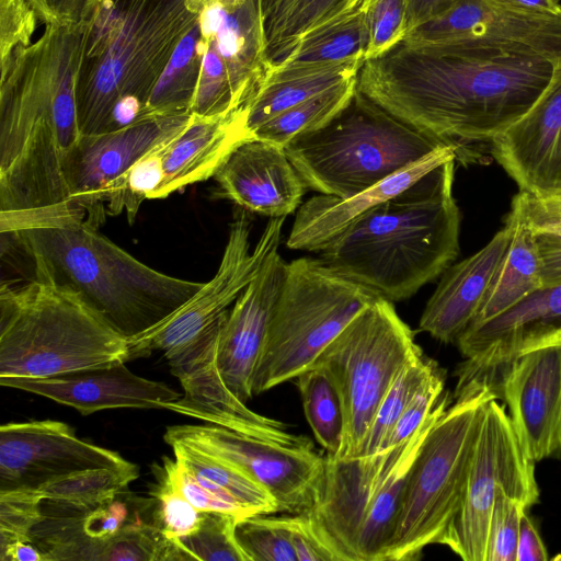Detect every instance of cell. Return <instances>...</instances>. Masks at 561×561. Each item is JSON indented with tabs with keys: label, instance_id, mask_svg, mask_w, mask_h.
<instances>
[{
	"label": "cell",
	"instance_id": "obj_1",
	"mask_svg": "<svg viewBox=\"0 0 561 561\" xmlns=\"http://www.w3.org/2000/svg\"><path fill=\"white\" fill-rule=\"evenodd\" d=\"M558 62L473 42L398 43L365 60L357 90L382 110L469 156L518 121L551 82Z\"/></svg>",
	"mask_w": 561,
	"mask_h": 561
},
{
	"label": "cell",
	"instance_id": "obj_2",
	"mask_svg": "<svg viewBox=\"0 0 561 561\" xmlns=\"http://www.w3.org/2000/svg\"><path fill=\"white\" fill-rule=\"evenodd\" d=\"M1 65L0 232L87 220L70 198L68 154L81 134L76 81L83 24H45Z\"/></svg>",
	"mask_w": 561,
	"mask_h": 561
},
{
	"label": "cell",
	"instance_id": "obj_3",
	"mask_svg": "<svg viewBox=\"0 0 561 561\" xmlns=\"http://www.w3.org/2000/svg\"><path fill=\"white\" fill-rule=\"evenodd\" d=\"M455 162L438 164L369 209L320 252V260L389 301L412 297L459 254Z\"/></svg>",
	"mask_w": 561,
	"mask_h": 561
},
{
	"label": "cell",
	"instance_id": "obj_4",
	"mask_svg": "<svg viewBox=\"0 0 561 561\" xmlns=\"http://www.w3.org/2000/svg\"><path fill=\"white\" fill-rule=\"evenodd\" d=\"M198 18L190 0H102L83 23L76 81L80 134L150 117L151 94Z\"/></svg>",
	"mask_w": 561,
	"mask_h": 561
},
{
	"label": "cell",
	"instance_id": "obj_5",
	"mask_svg": "<svg viewBox=\"0 0 561 561\" xmlns=\"http://www.w3.org/2000/svg\"><path fill=\"white\" fill-rule=\"evenodd\" d=\"M8 237L32 261L35 278L72 291L126 339L168 317L204 284L153 270L85 220Z\"/></svg>",
	"mask_w": 561,
	"mask_h": 561
},
{
	"label": "cell",
	"instance_id": "obj_6",
	"mask_svg": "<svg viewBox=\"0 0 561 561\" xmlns=\"http://www.w3.org/2000/svg\"><path fill=\"white\" fill-rule=\"evenodd\" d=\"M128 360L127 339L72 291L33 278L0 288V378H45Z\"/></svg>",
	"mask_w": 561,
	"mask_h": 561
},
{
	"label": "cell",
	"instance_id": "obj_7",
	"mask_svg": "<svg viewBox=\"0 0 561 561\" xmlns=\"http://www.w3.org/2000/svg\"><path fill=\"white\" fill-rule=\"evenodd\" d=\"M444 145L399 121L357 90L327 125L296 137L284 148L307 187L346 198Z\"/></svg>",
	"mask_w": 561,
	"mask_h": 561
},
{
	"label": "cell",
	"instance_id": "obj_8",
	"mask_svg": "<svg viewBox=\"0 0 561 561\" xmlns=\"http://www.w3.org/2000/svg\"><path fill=\"white\" fill-rule=\"evenodd\" d=\"M494 397L479 381L457 386L456 402L432 426L409 470L383 561L416 560L439 542L461 502L482 410Z\"/></svg>",
	"mask_w": 561,
	"mask_h": 561
},
{
	"label": "cell",
	"instance_id": "obj_9",
	"mask_svg": "<svg viewBox=\"0 0 561 561\" xmlns=\"http://www.w3.org/2000/svg\"><path fill=\"white\" fill-rule=\"evenodd\" d=\"M379 297L327 266L299 257L287 265L252 392L260 394L295 379L365 307Z\"/></svg>",
	"mask_w": 561,
	"mask_h": 561
},
{
	"label": "cell",
	"instance_id": "obj_10",
	"mask_svg": "<svg viewBox=\"0 0 561 561\" xmlns=\"http://www.w3.org/2000/svg\"><path fill=\"white\" fill-rule=\"evenodd\" d=\"M422 353L392 301L379 296L340 332L313 365L340 396L344 431L339 458H354L379 404L403 367Z\"/></svg>",
	"mask_w": 561,
	"mask_h": 561
},
{
	"label": "cell",
	"instance_id": "obj_11",
	"mask_svg": "<svg viewBox=\"0 0 561 561\" xmlns=\"http://www.w3.org/2000/svg\"><path fill=\"white\" fill-rule=\"evenodd\" d=\"M501 491L528 508L539 502L535 461L524 451L505 405L494 397L482 410L459 508L438 545L465 561H486L489 523Z\"/></svg>",
	"mask_w": 561,
	"mask_h": 561
},
{
	"label": "cell",
	"instance_id": "obj_12",
	"mask_svg": "<svg viewBox=\"0 0 561 561\" xmlns=\"http://www.w3.org/2000/svg\"><path fill=\"white\" fill-rule=\"evenodd\" d=\"M164 440L186 443L239 468L273 496L278 513L310 511L319 499L324 456L306 436L266 438L207 424L169 426Z\"/></svg>",
	"mask_w": 561,
	"mask_h": 561
},
{
	"label": "cell",
	"instance_id": "obj_13",
	"mask_svg": "<svg viewBox=\"0 0 561 561\" xmlns=\"http://www.w3.org/2000/svg\"><path fill=\"white\" fill-rule=\"evenodd\" d=\"M286 217L270 218L251 250V221L243 209L230 225L228 240L214 277L168 317L127 339L128 360L160 351L168 355L186 346L211 327L253 279L270 251L279 245Z\"/></svg>",
	"mask_w": 561,
	"mask_h": 561
},
{
	"label": "cell",
	"instance_id": "obj_14",
	"mask_svg": "<svg viewBox=\"0 0 561 561\" xmlns=\"http://www.w3.org/2000/svg\"><path fill=\"white\" fill-rule=\"evenodd\" d=\"M497 394L526 455L535 462L561 458V336L526 343L506 368Z\"/></svg>",
	"mask_w": 561,
	"mask_h": 561
},
{
	"label": "cell",
	"instance_id": "obj_15",
	"mask_svg": "<svg viewBox=\"0 0 561 561\" xmlns=\"http://www.w3.org/2000/svg\"><path fill=\"white\" fill-rule=\"evenodd\" d=\"M191 114L153 115L125 127L81 135L68 154L65 176L69 195L92 226L104 222L105 194L138 159L175 137Z\"/></svg>",
	"mask_w": 561,
	"mask_h": 561
},
{
	"label": "cell",
	"instance_id": "obj_16",
	"mask_svg": "<svg viewBox=\"0 0 561 561\" xmlns=\"http://www.w3.org/2000/svg\"><path fill=\"white\" fill-rule=\"evenodd\" d=\"M410 45L473 42L561 64V12L514 9L490 0H459L443 14L410 31Z\"/></svg>",
	"mask_w": 561,
	"mask_h": 561
},
{
	"label": "cell",
	"instance_id": "obj_17",
	"mask_svg": "<svg viewBox=\"0 0 561 561\" xmlns=\"http://www.w3.org/2000/svg\"><path fill=\"white\" fill-rule=\"evenodd\" d=\"M134 469L118 453L76 436L59 421L11 422L0 426V491L35 489L77 471Z\"/></svg>",
	"mask_w": 561,
	"mask_h": 561
},
{
	"label": "cell",
	"instance_id": "obj_18",
	"mask_svg": "<svg viewBox=\"0 0 561 561\" xmlns=\"http://www.w3.org/2000/svg\"><path fill=\"white\" fill-rule=\"evenodd\" d=\"M228 311L190 344L167 356L184 394L164 409L249 435L290 439L295 435L283 423L251 411L221 377L217 346Z\"/></svg>",
	"mask_w": 561,
	"mask_h": 561
},
{
	"label": "cell",
	"instance_id": "obj_19",
	"mask_svg": "<svg viewBox=\"0 0 561 561\" xmlns=\"http://www.w3.org/2000/svg\"><path fill=\"white\" fill-rule=\"evenodd\" d=\"M490 142L519 191L561 196V64L528 112Z\"/></svg>",
	"mask_w": 561,
	"mask_h": 561
},
{
	"label": "cell",
	"instance_id": "obj_20",
	"mask_svg": "<svg viewBox=\"0 0 561 561\" xmlns=\"http://www.w3.org/2000/svg\"><path fill=\"white\" fill-rule=\"evenodd\" d=\"M287 265L273 248L260 270L233 302L220 329L217 364L230 391L244 403L253 397L256 364L267 336Z\"/></svg>",
	"mask_w": 561,
	"mask_h": 561
},
{
	"label": "cell",
	"instance_id": "obj_21",
	"mask_svg": "<svg viewBox=\"0 0 561 561\" xmlns=\"http://www.w3.org/2000/svg\"><path fill=\"white\" fill-rule=\"evenodd\" d=\"M0 385L72 407L83 415L116 408L161 409L181 397L164 382L135 375L125 362L45 378H0Z\"/></svg>",
	"mask_w": 561,
	"mask_h": 561
},
{
	"label": "cell",
	"instance_id": "obj_22",
	"mask_svg": "<svg viewBox=\"0 0 561 561\" xmlns=\"http://www.w3.org/2000/svg\"><path fill=\"white\" fill-rule=\"evenodd\" d=\"M214 178L221 197L270 218L293 214L308 188L284 147L254 138L238 145Z\"/></svg>",
	"mask_w": 561,
	"mask_h": 561
},
{
	"label": "cell",
	"instance_id": "obj_23",
	"mask_svg": "<svg viewBox=\"0 0 561 561\" xmlns=\"http://www.w3.org/2000/svg\"><path fill=\"white\" fill-rule=\"evenodd\" d=\"M550 335L561 336V285L541 287L505 312L467 327L456 343L471 371L495 376L527 342Z\"/></svg>",
	"mask_w": 561,
	"mask_h": 561
},
{
	"label": "cell",
	"instance_id": "obj_24",
	"mask_svg": "<svg viewBox=\"0 0 561 561\" xmlns=\"http://www.w3.org/2000/svg\"><path fill=\"white\" fill-rule=\"evenodd\" d=\"M507 215L504 227L478 252L449 265L420 318V330L443 343L456 342L476 316L513 234Z\"/></svg>",
	"mask_w": 561,
	"mask_h": 561
},
{
	"label": "cell",
	"instance_id": "obj_25",
	"mask_svg": "<svg viewBox=\"0 0 561 561\" xmlns=\"http://www.w3.org/2000/svg\"><path fill=\"white\" fill-rule=\"evenodd\" d=\"M453 158L456 159L455 147L444 145L366 191L346 198L319 194L307 199L296 211L286 245L293 250L321 252L369 209Z\"/></svg>",
	"mask_w": 561,
	"mask_h": 561
},
{
	"label": "cell",
	"instance_id": "obj_26",
	"mask_svg": "<svg viewBox=\"0 0 561 561\" xmlns=\"http://www.w3.org/2000/svg\"><path fill=\"white\" fill-rule=\"evenodd\" d=\"M249 139L244 107L216 116L191 114L185 127L165 147L163 179L151 199L167 198L214 176L229 153Z\"/></svg>",
	"mask_w": 561,
	"mask_h": 561
},
{
	"label": "cell",
	"instance_id": "obj_27",
	"mask_svg": "<svg viewBox=\"0 0 561 561\" xmlns=\"http://www.w3.org/2000/svg\"><path fill=\"white\" fill-rule=\"evenodd\" d=\"M443 396L425 423L409 438L405 449L371 501L357 535L355 561H383L396 526L407 477L423 442L447 409Z\"/></svg>",
	"mask_w": 561,
	"mask_h": 561
},
{
	"label": "cell",
	"instance_id": "obj_28",
	"mask_svg": "<svg viewBox=\"0 0 561 561\" xmlns=\"http://www.w3.org/2000/svg\"><path fill=\"white\" fill-rule=\"evenodd\" d=\"M363 61L312 69L275 70L244 106L245 128L253 133L279 113L357 77Z\"/></svg>",
	"mask_w": 561,
	"mask_h": 561
},
{
	"label": "cell",
	"instance_id": "obj_29",
	"mask_svg": "<svg viewBox=\"0 0 561 561\" xmlns=\"http://www.w3.org/2000/svg\"><path fill=\"white\" fill-rule=\"evenodd\" d=\"M507 215L514 226L510 245L469 325L483 323L505 312L542 287L531 231L514 207L511 206Z\"/></svg>",
	"mask_w": 561,
	"mask_h": 561
},
{
	"label": "cell",
	"instance_id": "obj_30",
	"mask_svg": "<svg viewBox=\"0 0 561 561\" xmlns=\"http://www.w3.org/2000/svg\"><path fill=\"white\" fill-rule=\"evenodd\" d=\"M169 445L175 461L209 491L236 500L254 514L278 513L273 496L239 468L183 442L173 440Z\"/></svg>",
	"mask_w": 561,
	"mask_h": 561
},
{
	"label": "cell",
	"instance_id": "obj_31",
	"mask_svg": "<svg viewBox=\"0 0 561 561\" xmlns=\"http://www.w3.org/2000/svg\"><path fill=\"white\" fill-rule=\"evenodd\" d=\"M373 2L374 0H293L265 37L272 68L305 37L336 22L367 13Z\"/></svg>",
	"mask_w": 561,
	"mask_h": 561
},
{
	"label": "cell",
	"instance_id": "obj_32",
	"mask_svg": "<svg viewBox=\"0 0 561 561\" xmlns=\"http://www.w3.org/2000/svg\"><path fill=\"white\" fill-rule=\"evenodd\" d=\"M368 41V20L367 13H364L305 37L272 71L364 62Z\"/></svg>",
	"mask_w": 561,
	"mask_h": 561
},
{
	"label": "cell",
	"instance_id": "obj_33",
	"mask_svg": "<svg viewBox=\"0 0 561 561\" xmlns=\"http://www.w3.org/2000/svg\"><path fill=\"white\" fill-rule=\"evenodd\" d=\"M356 91L357 77L279 113L260 126L252 138L285 147L296 137L327 125L350 103Z\"/></svg>",
	"mask_w": 561,
	"mask_h": 561
},
{
	"label": "cell",
	"instance_id": "obj_34",
	"mask_svg": "<svg viewBox=\"0 0 561 561\" xmlns=\"http://www.w3.org/2000/svg\"><path fill=\"white\" fill-rule=\"evenodd\" d=\"M138 476V468L87 469L58 477L37 490L44 501L85 513L116 499Z\"/></svg>",
	"mask_w": 561,
	"mask_h": 561
},
{
	"label": "cell",
	"instance_id": "obj_35",
	"mask_svg": "<svg viewBox=\"0 0 561 561\" xmlns=\"http://www.w3.org/2000/svg\"><path fill=\"white\" fill-rule=\"evenodd\" d=\"M295 379L307 422L317 442L325 455L336 456L342 447L344 417L332 379L317 365L301 371Z\"/></svg>",
	"mask_w": 561,
	"mask_h": 561
},
{
	"label": "cell",
	"instance_id": "obj_36",
	"mask_svg": "<svg viewBox=\"0 0 561 561\" xmlns=\"http://www.w3.org/2000/svg\"><path fill=\"white\" fill-rule=\"evenodd\" d=\"M530 229L539 259L542 287L561 285V204L556 196L540 197L519 191L512 199Z\"/></svg>",
	"mask_w": 561,
	"mask_h": 561
},
{
	"label": "cell",
	"instance_id": "obj_37",
	"mask_svg": "<svg viewBox=\"0 0 561 561\" xmlns=\"http://www.w3.org/2000/svg\"><path fill=\"white\" fill-rule=\"evenodd\" d=\"M437 367L423 352L403 367L379 404L356 457L381 450L403 410Z\"/></svg>",
	"mask_w": 561,
	"mask_h": 561
},
{
	"label": "cell",
	"instance_id": "obj_38",
	"mask_svg": "<svg viewBox=\"0 0 561 561\" xmlns=\"http://www.w3.org/2000/svg\"><path fill=\"white\" fill-rule=\"evenodd\" d=\"M171 140V139H170ZM145 153L105 194L106 214L117 216L123 210L133 224L144 201L151 199L163 179V153L169 141Z\"/></svg>",
	"mask_w": 561,
	"mask_h": 561
},
{
	"label": "cell",
	"instance_id": "obj_39",
	"mask_svg": "<svg viewBox=\"0 0 561 561\" xmlns=\"http://www.w3.org/2000/svg\"><path fill=\"white\" fill-rule=\"evenodd\" d=\"M236 538L249 561H297L285 516L255 514L240 518Z\"/></svg>",
	"mask_w": 561,
	"mask_h": 561
},
{
	"label": "cell",
	"instance_id": "obj_40",
	"mask_svg": "<svg viewBox=\"0 0 561 561\" xmlns=\"http://www.w3.org/2000/svg\"><path fill=\"white\" fill-rule=\"evenodd\" d=\"M237 515L206 512L198 528L179 539L181 546L201 561H249L236 538Z\"/></svg>",
	"mask_w": 561,
	"mask_h": 561
},
{
	"label": "cell",
	"instance_id": "obj_41",
	"mask_svg": "<svg viewBox=\"0 0 561 561\" xmlns=\"http://www.w3.org/2000/svg\"><path fill=\"white\" fill-rule=\"evenodd\" d=\"M157 473V483L150 492L151 523L165 537L179 540L198 528L204 513L184 497L163 467H158Z\"/></svg>",
	"mask_w": 561,
	"mask_h": 561
},
{
	"label": "cell",
	"instance_id": "obj_42",
	"mask_svg": "<svg viewBox=\"0 0 561 561\" xmlns=\"http://www.w3.org/2000/svg\"><path fill=\"white\" fill-rule=\"evenodd\" d=\"M43 496L35 489L0 491V546L33 540L34 529L45 520Z\"/></svg>",
	"mask_w": 561,
	"mask_h": 561
},
{
	"label": "cell",
	"instance_id": "obj_43",
	"mask_svg": "<svg viewBox=\"0 0 561 561\" xmlns=\"http://www.w3.org/2000/svg\"><path fill=\"white\" fill-rule=\"evenodd\" d=\"M528 507L501 491L494 499L488 530L486 561H516L520 519Z\"/></svg>",
	"mask_w": 561,
	"mask_h": 561
},
{
	"label": "cell",
	"instance_id": "obj_44",
	"mask_svg": "<svg viewBox=\"0 0 561 561\" xmlns=\"http://www.w3.org/2000/svg\"><path fill=\"white\" fill-rule=\"evenodd\" d=\"M367 20L369 41L365 60L385 54L405 37V0H374Z\"/></svg>",
	"mask_w": 561,
	"mask_h": 561
},
{
	"label": "cell",
	"instance_id": "obj_45",
	"mask_svg": "<svg viewBox=\"0 0 561 561\" xmlns=\"http://www.w3.org/2000/svg\"><path fill=\"white\" fill-rule=\"evenodd\" d=\"M444 388L445 377L442 369L437 367L403 410L381 450L407 442L431 415L443 397Z\"/></svg>",
	"mask_w": 561,
	"mask_h": 561
},
{
	"label": "cell",
	"instance_id": "obj_46",
	"mask_svg": "<svg viewBox=\"0 0 561 561\" xmlns=\"http://www.w3.org/2000/svg\"><path fill=\"white\" fill-rule=\"evenodd\" d=\"M162 467L173 481L174 485L184 497L198 511L220 512L237 515L244 518L255 515L252 511L232 499L219 496L203 486L191 473L182 468L176 461L164 457Z\"/></svg>",
	"mask_w": 561,
	"mask_h": 561
},
{
	"label": "cell",
	"instance_id": "obj_47",
	"mask_svg": "<svg viewBox=\"0 0 561 561\" xmlns=\"http://www.w3.org/2000/svg\"><path fill=\"white\" fill-rule=\"evenodd\" d=\"M37 19L31 0H1V65L15 49L32 43Z\"/></svg>",
	"mask_w": 561,
	"mask_h": 561
},
{
	"label": "cell",
	"instance_id": "obj_48",
	"mask_svg": "<svg viewBox=\"0 0 561 561\" xmlns=\"http://www.w3.org/2000/svg\"><path fill=\"white\" fill-rule=\"evenodd\" d=\"M284 516L297 561H341L309 511Z\"/></svg>",
	"mask_w": 561,
	"mask_h": 561
},
{
	"label": "cell",
	"instance_id": "obj_49",
	"mask_svg": "<svg viewBox=\"0 0 561 561\" xmlns=\"http://www.w3.org/2000/svg\"><path fill=\"white\" fill-rule=\"evenodd\" d=\"M77 522L88 538L99 541L111 539L131 523L127 505L116 499L85 512Z\"/></svg>",
	"mask_w": 561,
	"mask_h": 561
},
{
	"label": "cell",
	"instance_id": "obj_50",
	"mask_svg": "<svg viewBox=\"0 0 561 561\" xmlns=\"http://www.w3.org/2000/svg\"><path fill=\"white\" fill-rule=\"evenodd\" d=\"M102 0H31L45 24L80 25Z\"/></svg>",
	"mask_w": 561,
	"mask_h": 561
},
{
	"label": "cell",
	"instance_id": "obj_51",
	"mask_svg": "<svg viewBox=\"0 0 561 561\" xmlns=\"http://www.w3.org/2000/svg\"><path fill=\"white\" fill-rule=\"evenodd\" d=\"M548 550L538 526L526 511L520 519L516 561H547Z\"/></svg>",
	"mask_w": 561,
	"mask_h": 561
},
{
	"label": "cell",
	"instance_id": "obj_52",
	"mask_svg": "<svg viewBox=\"0 0 561 561\" xmlns=\"http://www.w3.org/2000/svg\"><path fill=\"white\" fill-rule=\"evenodd\" d=\"M459 0H405L407 34L419 25L443 14Z\"/></svg>",
	"mask_w": 561,
	"mask_h": 561
},
{
	"label": "cell",
	"instance_id": "obj_53",
	"mask_svg": "<svg viewBox=\"0 0 561 561\" xmlns=\"http://www.w3.org/2000/svg\"><path fill=\"white\" fill-rule=\"evenodd\" d=\"M0 561H46V554L33 540H16L0 546Z\"/></svg>",
	"mask_w": 561,
	"mask_h": 561
},
{
	"label": "cell",
	"instance_id": "obj_54",
	"mask_svg": "<svg viewBox=\"0 0 561 561\" xmlns=\"http://www.w3.org/2000/svg\"><path fill=\"white\" fill-rule=\"evenodd\" d=\"M293 0H257L264 35L272 30Z\"/></svg>",
	"mask_w": 561,
	"mask_h": 561
},
{
	"label": "cell",
	"instance_id": "obj_55",
	"mask_svg": "<svg viewBox=\"0 0 561 561\" xmlns=\"http://www.w3.org/2000/svg\"><path fill=\"white\" fill-rule=\"evenodd\" d=\"M505 7L546 13H560L561 5L557 0H490Z\"/></svg>",
	"mask_w": 561,
	"mask_h": 561
},
{
	"label": "cell",
	"instance_id": "obj_56",
	"mask_svg": "<svg viewBox=\"0 0 561 561\" xmlns=\"http://www.w3.org/2000/svg\"><path fill=\"white\" fill-rule=\"evenodd\" d=\"M554 559L556 560H561V554L557 556Z\"/></svg>",
	"mask_w": 561,
	"mask_h": 561
},
{
	"label": "cell",
	"instance_id": "obj_57",
	"mask_svg": "<svg viewBox=\"0 0 561 561\" xmlns=\"http://www.w3.org/2000/svg\"><path fill=\"white\" fill-rule=\"evenodd\" d=\"M556 197L558 198V201H559V202H560V204H561V196H556Z\"/></svg>",
	"mask_w": 561,
	"mask_h": 561
},
{
	"label": "cell",
	"instance_id": "obj_58",
	"mask_svg": "<svg viewBox=\"0 0 561 561\" xmlns=\"http://www.w3.org/2000/svg\"><path fill=\"white\" fill-rule=\"evenodd\" d=\"M557 1H559V0H557Z\"/></svg>",
	"mask_w": 561,
	"mask_h": 561
}]
</instances>
